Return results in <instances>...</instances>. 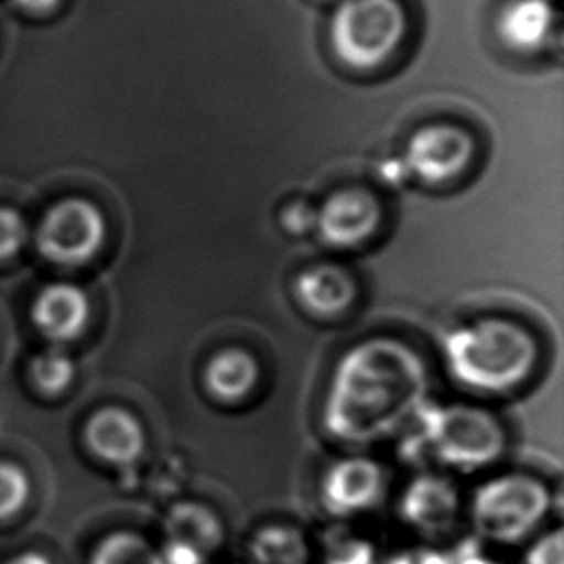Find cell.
I'll list each match as a JSON object with an SVG mask.
<instances>
[{"label":"cell","mask_w":564,"mask_h":564,"mask_svg":"<svg viewBox=\"0 0 564 564\" xmlns=\"http://www.w3.org/2000/svg\"><path fill=\"white\" fill-rule=\"evenodd\" d=\"M447 359L458 380L476 389L501 391L527 378L535 347L519 326L484 321L449 337Z\"/></svg>","instance_id":"6da1fadb"},{"label":"cell","mask_w":564,"mask_h":564,"mask_svg":"<svg viewBox=\"0 0 564 564\" xmlns=\"http://www.w3.org/2000/svg\"><path fill=\"white\" fill-rule=\"evenodd\" d=\"M401 0H341L329 23L337 56L352 68H376L388 61L406 35Z\"/></svg>","instance_id":"7a4b0ae2"},{"label":"cell","mask_w":564,"mask_h":564,"mask_svg":"<svg viewBox=\"0 0 564 564\" xmlns=\"http://www.w3.org/2000/svg\"><path fill=\"white\" fill-rule=\"evenodd\" d=\"M551 496L542 481L524 474H507L484 484L473 503L476 532L489 542L527 540L550 511Z\"/></svg>","instance_id":"3957f363"},{"label":"cell","mask_w":564,"mask_h":564,"mask_svg":"<svg viewBox=\"0 0 564 564\" xmlns=\"http://www.w3.org/2000/svg\"><path fill=\"white\" fill-rule=\"evenodd\" d=\"M430 442L443 463L476 470L494 463L503 451L501 427L486 412L474 409H451L435 420Z\"/></svg>","instance_id":"277c9868"},{"label":"cell","mask_w":564,"mask_h":564,"mask_svg":"<svg viewBox=\"0 0 564 564\" xmlns=\"http://www.w3.org/2000/svg\"><path fill=\"white\" fill-rule=\"evenodd\" d=\"M102 239L105 218L99 208L84 198H69L46 214L37 243L51 262L77 267L97 254Z\"/></svg>","instance_id":"5b68a950"},{"label":"cell","mask_w":564,"mask_h":564,"mask_svg":"<svg viewBox=\"0 0 564 564\" xmlns=\"http://www.w3.org/2000/svg\"><path fill=\"white\" fill-rule=\"evenodd\" d=\"M164 564H205L224 543L220 517L203 503L185 501L169 512L164 522Z\"/></svg>","instance_id":"8992f818"},{"label":"cell","mask_w":564,"mask_h":564,"mask_svg":"<svg viewBox=\"0 0 564 564\" xmlns=\"http://www.w3.org/2000/svg\"><path fill=\"white\" fill-rule=\"evenodd\" d=\"M473 139L453 126H427L406 147V162L414 176L437 185L457 177L470 164Z\"/></svg>","instance_id":"52a82bcc"},{"label":"cell","mask_w":564,"mask_h":564,"mask_svg":"<svg viewBox=\"0 0 564 564\" xmlns=\"http://www.w3.org/2000/svg\"><path fill=\"white\" fill-rule=\"evenodd\" d=\"M383 494L380 466L368 458L339 460L329 468L322 481V503L329 514L351 517L370 511Z\"/></svg>","instance_id":"ba28073f"},{"label":"cell","mask_w":564,"mask_h":564,"mask_svg":"<svg viewBox=\"0 0 564 564\" xmlns=\"http://www.w3.org/2000/svg\"><path fill=\"white\" fill-rule=\"evenodd\" d=\"M380 206L367 191H339L316 210V228L326 243L349 249L375 234Z\"/></svg>","instance_id":"9c48e42d"},{"label":"cell","mask_w":564,"mask_h":564,"mask_svg":"<svg viewBox=\"0 0 564 564\" xmlns=\"http://www.w3.org/2000/svg\"><path fill=\"white\" fill-rule=\"evenodd\" d=\"M458 491L442 476H420L404 489L399 512L401 519L420 534L440 535L449 532L457 522Z\"/></svg>","instance_id":"30bf717a"},{"label":"cell","mask_w":564,"mask_h":564,"mask_svg":"<svg viewBox=\"0 0 564 564\" xmlns=\"http://www.w3.org/2000/svg\"><path fill=\"white\" fill-rule=\"evenodd\" d=\"M33 322L54 344L82 336L89 321V299L74 283H53L33 303Z\"/></svg>","instance_id":"8fae6325"},{"label":"cell","mask_w":564,"mask_h":564,"mask_svg":"<svg viewBox=\"0 0 564 564\" xmlns=\"http://www.w3.org/2000/svg\"><path fill=\"white\" fill-rule=\"evenodd\" d=\"M145 430L123 409H105L87 424V443L110 465H133L145 451Z\"/></svg>","instance_id":"7c38bea8"},{"label":"cell","mask_w":564,"mask_h":564,"mask_svg":"<svg viewBox=\"0 0 564 564\" xmlns=\"http://www.w3.org/2000/svg\"><path fill=\"white\" fill-rule=\"evenodd\" d=\"M555 20L550 0H511L499 14L497 30L505 45L519 53H534L547 45Z\"/></svg>","instance_id":"4fadbf2b"},{"label":"cell","mask_w":564,"mask_h":564,"mask_svg":"<svg viewBox=\"0 0 564 564\" xmlns=\"http://www.w3.org/2000/svg\"><path fill=\"white\" fill-rule=\"evenodd\" d=\"M259 380V365L249 352L228 349L216 355L205 372L208 391L224 403L243 401Z\"/></svg>","instance_id":"5bb4252c"},{"label":"cell","mask_w":564,"mask_h":564,"mask_svg":"<svg viewBox=\"0 0 564 564\" xmlns=\"http://www.w3.org/2000/svg\"><path fill=\"white\" fill-rule=\"evenodd\" d=\"M297 295L314 313L334 314L351 303L352 283L337 268L321 264L299 275Z\"/></svg>","instance_id":"9a60e30c"},{"label":"cell","mask_w":564,"mask_h":564,"mask_svg":"<svg viewBox=\"0 0 564 564\" xmlns=\"http://www.w3.org/2000/svg\"><path fill=\"white\" fill-rule=\"evenodd\" d=\"M249 557L251 564H308L311 551L301 530L272 524L252 535Z\"/></svg>","instance_id":"2e32d148"},{"label":"cell","mask_w":564,"mask_h":564,"mask_svg":"<svg viewBox=\"0 0 564 564\" xmlns=\"http://www.w3.org/2000/svg\"><path fill=\"white\" fill-rule=\"evenodd\" d=\"M91 564H164L145 538L131 532L108 535L93 553Z\"/></svg>","instance_id":"e0dca14e"},{"label":"cell","mask_w":564,"mask_h":564,"mask_svg":"<svg viewBox=\"0 0 564 564\" xmlns=\"http://www.w3.org/2000/svg\"><path fill=\"white\" fill-rule=\"evenodd\" d=\"M74 375H76L74 360L58 349L39 355L33 362V380L45 393H61L72 383Z\"/></svg>","instance_id":"ac0fdd59"},{"label":"cell","mask_w":564,"mask_h":564,"mask_svg":"<svg viewBox=\"0 0 564 564\" xmlns=\"http://www.w3.org/2000/svg\"><path fill=\"white\" fill-rule=\"evenodd\" d=\"M375 547L359 535L332 532L324 545V564H375Z\"/></svg>","instance_id":"d6986e66"},{"label":"cell","mask_w":564,"mask_h":564,"mask_svg":"<svg viewBox=\"0 0 564 564\" xmlns=\"http://www.w3.org/2000/svg\"><path fill=\"white\" fill-rule=\"evenodd\" d=\"M30 496L28 474L12 463H0V519L20 511Z\"/></svg>","instance_id":"ffe728a7"},{"label":"cell","mask_w":564,"mask_h":564,"mask_svg":"<svg viewBox=\"0 0 564 564\" xmlns=\"http://www.w3.org/2000/svg\"><path fill=\"white\" fill-rule=\"evenodd\" d=\"M28 239V226L20 214L0 206V260L14 257Z\"/></svg>","instance_id":"44dd1931"},{"label":"cell","mask_w":564,"mask_h":564,"mask_svg":"<svg viewBox=\"0 0 564 564\" xmlns=\"http://www.w3.org/2000/svg\"><path fill=\"white\" fill-rule=\"evenodd\" d=\"M524 564H564V534L561 528L542 535L528 550Z\"/></svg>","instance_id":"7402d4cb"},{"label":"cell","mask_w":564,"mask_h":564,"mask_svg":"<svg viewBox=\"0 0 564 564\" xmlns=\"http://www.w3.org/2000/svg\"><path fill=\"white\" fill-rule=\"evenodd\" d=\"M283 224L293 234H301V231L305 234L308 229L316 228V210L308 205L299 203V205L291 206L290 210H285Z\"/></svg>","instance_id":"603a6c76"},{"label":"cell","mask_w":564,"mask_h":564,"mask_svg":"<svg viewBox=\"0 0 564 564\" xmlns=\"http://www.w3.org/2000/svg\"><path fill=\"white\" fill-rule=\"evenodd\" d=\"M389 564H449V561L434 551H406L403 555L391 558Z\"/></svg>","instance_id":"cb8c5ba5"},{"label":"cell","mask_w":564,"mask_h":564,"mask_svg":"<svg viewBox=\"0 0 564 564\" xmlns=\"http://www.w3.org/2000/svg\"><path fill=\"white\" fill-rule=\"evenodd\" d=\"M58 2H61V0H14V4L23 8V10H28V12H33V14L48 12V10H53Z\"/></svg>","instance_id":"d4e9b609"},{"label":"cell","mask_w":564,"mask_h":564,"mask_svg":"<svg viewBox=\"0 0 564 564\" xmlns=\"http://www.w3.org/2000/svg\"><path fill=\"white\" fill-rule=\"evenodd\" d=\"M10 564H51V561L43 557V555H37V553H28V555H22Z\"/></svg>","instance_id":"484cf974"},{"label":"cell","mask_w":564,"mask_h":564,"mask_svg":"<svg viewBox=\"0 0 564 564\" xmlns=\"http://www.w3.org/2000/svg\"><path fill=\"white\" fill-rule=\"evenodd\" d=\"M457 564H497L496 561H491V558L481 557V555H466V557L460 558Z\"/></svg>","instance_id":"4316f807"}]
</instances>
